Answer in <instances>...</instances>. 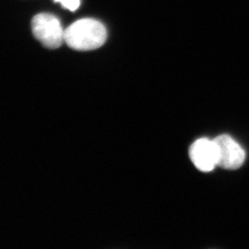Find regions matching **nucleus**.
<instances>
[{
	"label": "nucleus",
	"mask_w": 249,
	"mask_h": 249,
	"mask_svg": "<svg viewBox=\"0 0 249 249\" xmlns=\"http://www.w3.org/2000/svg\"><path fill=\"white\" fill-rule=\"evenodd\" d=\"M107 39V28L94 18H81L65 30V43L77 51L95 50Z\"/></svg>",
	"instance_id": "f257e3e1"
},
{
	"label": "nucleus",
	"mask_w": 249,
	"mask_h": 249,
	"mask_svg": "<svg viewBox=\"0 0 249 249\" xmlns=\"http://www.w3.org/2000/svg\"><path fill=\"white\" fill-rule=\"evenodd\" d=\"M32 30L36 39L46 48L56 49L65 42V31L60 20L49 13H39L32 20Z\"/></svg>",
	"instance_id": "f03ea898"
},
{
	"label": "nucleus",
	"mask_w": 249,
	"mask_h": 249,
	"mask_svg": "<svg viewBox=\"0 0 249 249\" xmlns=\"http://www.w3.org/2000/svg\"><path fill=\"white\" fill-rule=\"evenodd\" d=\"M218 153V166L223 169L240 168L246 160V151L231 136L220 135L214 139Z\"/></svg>",
	"instance_id": "7ed1b4c3"
},
{
	"label": "nucleus",
	"mask_w": 249,
	"mask_h": 249,
	"mask_svg": "<svg viewBox=\"0 0 249 249\" xmlns=\"http://www.w3.org/2000/svg\"><path fill=\"white\" fill-rule=\"evenodd\" d=\"M189 157L196 168L209 173L218 166V153L214 140L199 139L189 149Z\"/></svg>",
	"instance_id": "20e7f679"
},
{
	"label": "nucleus",
	"mask_w": 249,
	"mask_h": 249,
	"mask_svg": "<svg viewBox=\"0 0 249 249\" xmlns=\"http://www.w3.org/2000/svg\"><path fill=\"white\" fill-rule=\"evenodd\" d=\"M53 1L60 3L65 9H70L71 11H75L79 9L80 4V0H53Z\"/></svg>",
	"instance_id": "39448f33"
}]
</instances>
